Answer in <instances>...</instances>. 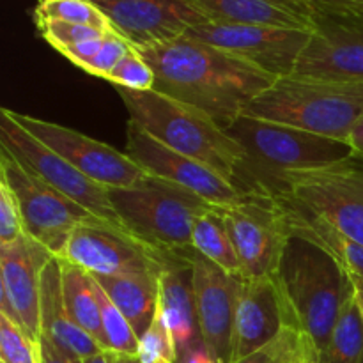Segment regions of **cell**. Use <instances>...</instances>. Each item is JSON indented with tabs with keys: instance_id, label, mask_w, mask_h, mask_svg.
Segmentation results:
<instances>
[{
	"instance_id": "32",
	"label": "cell",
	"mask_w": 363,
	"mask_h": 363,
	"mask_svg": "<svg viewBox=\"0 0 363 363\" xmlns=\"http://www.w3.org/2000/svg\"><path fill=\"white\" fill-rule=\"evenodd\" d=\"M38 34L48 43L50 46L59 52V50L66 48V46L78 45V43L91 41V39L103 38L108 34V30H101V28L91 27V25H78V23H67V21H55V20H41L34 21Z\"/></svg>"
},
{
	"instance_id": "17",
	"label": "cell",
	"mask_w": 363,
	"mask_h": 363,
	"mask_svg": "<svg viewBox=\"0 0 363 363\" xmlns=\"http://www.w3.org/2000/svg\"><path fill=\"white\" fill-rule=\"evenodd\" d=\"M105 13L113 30L133 48L183 38L191 27L209 21L184 0H91Z\"/></svg>"
},
{
	"instance_id": "24",
	"label": "cell",
	"mask_w": 363,
	"mask_h": 363,
	"mask_svg": "<svg viewBox=\"0 0 363 363\" xmlns=\"http://www.w3.org/2000/svg\"><path fill=\"white\" fill-rule=\"evenodd\" d=\"M160 275L162 273H137L121 277H94L106 296L126 315L140 339L152 325L158 312Z\"/></svg>"
},
{
	"instance_id": "39",
	"label": "cell",
	"mask_w": 363,
	"mask_h": 363,
	"mask_svg": "<svg viewBox=\"0 0 363 363\" xmlns=\"http://www.w3.org/2000/svg\"><path fill=\"white\" fill-rule=\"evenodd\" d=\"M177 363H216V360L211 354V351H209L204 344H199L197 347L188 351Z\"/></svg>"
},
{
	"instance_id": "36",
	"label": "cell",
	"mask_w": 363,
	"mask_h": 363,
	"mask_svg": "<svg viewBox=\"0 0 363 363\" xmlns=\"http://www.w3.org/2000/svg\"><path fill=\"white\" fill-rule=\"evenodd\" d=\"M325 16H346L363 20V0H314Z\"/></svg>"
},
{
	"instance_id": "41",
	"label": "cell",
	"mask_w": 363,
	"mask_h": 363,
	"mask_svg": "<svg viewBox=\"0 0 363 363\" xmlns=\"http://www.w3.org/2000/svg\"><path fill=\"white\" fill-rule=\"evenodd\" d=\"M351 280V286H353V294L354 301H357V307L360 311V315L363 319V277L354 275V273H347Z\"/></svg>"
},
{
	"instance_id": "4",
	"label": "cell",
	"mask_w": 363,
	"mask_h": 363,
	"mask_svg": "<svg viewBox=\"0 0 363 363\" xmlns=\"http://www.w3.org/2000/svg\"><path fill=\"white\" fill-rule=\"evenodd\" d=\"M225 130L245 151L240 190L248 195H273L282 174L318 169L353 156L346 142L245 113Z\"/></svg>"
},
{
	"instance_id": "18",
	"label": "cell",
	"mask_w": 363,
	"mask_h": 363,
	"mask_svg": "<svg viewBox=\"0 0 363 363\" xmlns=\"http://www.w3.org/2000/svg\"><path fill=\"white\" fill-rule=\"evenodd\" d=\"M188 261L194 273V296L199 330L216 363H230L234 303L240 277L223 272L209 259L191 250Z\"/></svg>"
},
{
	"instance_id": "7",
	"label": "cell",
	"mask_w": 363,
	"mask_h": 363,
	"mask_svg": "<svg viewBox=\"0 0 363 363\" xmlns=\"http://www.w3.org/2000/svg\"><path fill=\"white\" fill-rule=\"evenodd\" d=\"M279 194L363 245L362 158L353 155L332 165L282 174L273 191V195Z\"/></svg>"
},
{
	"instance_id": "19",
	"label": "cell",
	"mask_w": 363,
	"mask_h": 363,
	"mask_svg": "<svg viewBox=\"0 0 363 363\" xmlns=\"http://www.w3.org/2000/svg\"><path fill=\"white\" fill-rule=\"evenodd\" d=\"M286 326V308L275 279H240L234 303L230 363L264 347Z\"/></svg>"
},
{
	"instance_id": "35",
	"label": "cell",
	"mask_w": 363,
	"mask_h": 363,
	"mask_svg": "<svg viewBox=\"0 0 363 363\" xmlns=\"http://www.w3.org/2000/svg\"><path fill=\"white\" fill-rule=\"evenodd\" d=\"M25 236L20 204L4 177H0V245H11Z\"/></svg>"
},
{
	"instance_id": "37",
	"label": "cell",
	"mask_w": 363,
	"mask_h": 363,
	"mask_svg": "<svg viewBox=\"0 0 363 363\" xmlns=\"http://www.w3.org/2000/svg\"><path fill=\"white\" fill-rule=\"evenodd\" d=\"M39 353H41V362L39 363H84L78 358L60 351L45 337H41V340H39Z\"/></svg>"
},
{
	"instance_id": "38",
	"label": "cell",
	"mask_w": 363,
	"mask_h": 363,
	"mask_svg": "<svg viewBox=\"0 0 363 363\" xmlns=\"http://www.w3.org/2000/svg\"><path fill=\"white\" fill-rule=\"evenodd\" d=\"M294 363H325L323 362L321 353L318 351V347H315L314 342H312L308 337H305L303 333H300V350H298Z\"/></svg>"
},
{
	"instance_id": "26",
	"label": "cell",
	"mask_w": 363,
	"mask_h": 363,
	"mask_svg": "<svg viewBox=\"0 0 363 363\" xmlns=\"http://www.w3.org/2000/svg\"><path fill=\"white\" fill-rule=\"evenodd\" d=\"M191 247L225 273L241 279L240 257H238L225 223L215 211V206L195 222L194 233H191Z\"/></svg>"
},
{
	"instance_id": "9",
	"label": "cell",
	"mask_w": 363,
	"mask_h": 363,
	"mask_svg": "<svg viewBox=\"0 0 363 363\" xmlns=\"http://www.w3.org/2000/svg\"><path fill=\"white\" fill-rule=\"evenodd\" d=\"M241 262V279L275 277L293 238L280 202L272 195H248L238 204L215 206Z\"/></svg>"
},
{
	"instance_id": "43",
	"label": "cell",
	"mask_w": 363,
	"mask_h": 363,
	"mask_svg": "<svg viewBox=\"0 0 363 363\" xmlns=\"http://www.w3.org/2000/svg\"><path fill=\"white\" fill-rule=\"evenodd\" d=\"M84 363H110V354L108 351H103V353L94 354V357L87 358V360H82Z\"/></svg>"
},
{
	"instance_id": "15",
	"label": "cell",
	"mask_w": 363,
	"mask_h": 363,
	"mask_svg": "<svg viewBox=\"0 0 363 363\" xmlns=\"http://www.w3.org/2000/svg\"><path fill=\"white\" fill-rule=\"evenodd\" d=\"M53 257L27 234L11 245H0V314L16 323L34 342L43 335V272Z\"/></svg>"
},
{
	"instance_id": "3",
	"label": "cell",
	"mask_w": 363,
	"mask_h": 363,
	"mask_svg": "<svg viewBox=\"0 0 363 363\" xmlns=\"http://www.w3.org/2000/svg\"><path fill=\"white\" fill-rule=\"evenodd\" d=\"M130 121L172 151L197 160L240 188L245 151L211 116L158 91L116 87Z\"/></svg>"
},
{
	"instance_id": "42",
	"label": "cell",
	"mask_w": 363,
	"mask_h": 363,
	"mask_svg": "<svg viewBox=\"0 0 363 363\" xmlns=\"http://www.w3.org/2000/svg\"><path fill=\"white\" fill-rule=\"evenodd\" d=\"M108 354H110V363H142L138 360V357H133V354L113 353V351H108Z\"/></svg>"
},
{
	"instance_id": "13",
	"label": "cell",
	"mask_w": 363,
	"mask_h": 363,
	"mask_svg": "<svg viewBox=\"0 0 363 363\" xmlns=\"http://www.w3.org/2000/svg\"><path fill=\"white\" fill-rule=\"evenodd\" d=\"M11 116L41 144L67 160L89 179L96 181L108 190L137 186L151 177L126 152L117 151L80 131H74L62 124L38 119V117L13 112V110H11Z\"/></svg>"
},
{
	"instance_id": "12",
	"label": "cell",
	"mask_w": 363,
	"mask_h": 363,
	"mask_svg": "<svg viewBox=\"0 0 363 363\" xmlns=\"http://www.w3.org/2000/svg\"><path fill=\"white\" fill-rule=\"evenodd\" d=\"M312 32L298 28L206 21L184 35L223 50L275 78L291 77Z\"/></svg>"
},
{
	"instance_id": "2",
	"label": "cell",
	"mask_w": 363,
	"mask_h": 363,
	"mask_svg": "<svg viewBox=\"0 0 363 363\" xmlns=\"http://www.w3.org/2000/svg\"><path fill=\"white\" fill-rule=\"evenodd\" d=\"M273 279L287 326L308 337L323 357L340 308L353 294L347 272L318 245L293 236Z\"/></svg>"
},
{
	"instance_id": "23",
	"label": "cell",
	"mask_w": 363,
	"mask_h": 363,
	"mask_svg": "<svg viewBox=\"0 0 363 363\" xmlns=\"http://www.w3.org/2000/svg\"><path fill=\"white\" fill-rule=\"evenodd\" d=\"M280 202L293 236L303 238L332 255L347 273L363 277V245L350 240L342 233L315 216L308 209L289 199L287 195H272Z\"/></svg>"
},
{
	"instance_id": "8",
	"label": "cell",
	"mask_w": 363,
	"mask_h": 363,
	"mask_svg": "<svg viewBox=\"0 0 363 363\" xmlns=\"http://www.w3.org/2000/svg\"><path fill=\"white\" fill-rule=\"evenodd\" d=\"M0 149L9 152L28 172L38 176L50 186L55 188L67 199L80 204L89 213L117 229L124 230L119 215L110 202L108 188L89 179L85 174L74 169L67 160L32 137L11 116V110H0ZM130 234V233H128ZM131 236V234H130Z\"/></svg>"
},
{
	"instance_id": "21",
	"label": "cell",
	"mask_w": 363,
	"mask_h": 363,
	"mask_svg": "<svg viewBox=\"0 0 363 363\" xmlns=\"http://www.w3.org/2000/svg\"><path fill=\"white\" fill-rule=\"evenodd\" d=\"M188 254L163 269L160 275L158 314L172 337L177 362L199 344H204L199 330L194 273Z\"/></svg>"
},
{
	"instance_id": "16",
	"label": "cell",
	"mask_w": 363,
	"mask_h": 363,
	"mask_svg": "<svg viewBox=\"0 0 363 363\" xmlns=\"http://www.w3.org/2000/svg\"><path fill=\"white\" fill-rule=\"evenodd\" d=\"M291 77L363 84V20L319 18Z\"/></svg>"
},
{
	"instance_id": "5",
	"label": "cell",
	"mask_w": 363,
	"mask_h": 363,
	"mask_svg": "<svg viewBox=\"0 0 363 363\" xmlns=\"http://www.w3.org/2000/svg\"><path fill=\"white\" fill-rule=\"evenodd\" d=\"M243 113L347 144L363 117V84L284 77L252 99Z\"/></svg>"
},
{
	"instance_id": "27",
	"label": "cell",
	"mask_w": 363,
	"mask_h": 363,
	"mask_svg": "<svg viewBox=\"0 0 363 363\" xmlns=\"http://www.w3.org/2000/svg\"><path fill=\"white\" fill-rule=\"evenodd\" d=\"M325 363H363V319L351 294L344 301L328 346L323 353Z\"/></svg>"
},
{
	"instance_id": "31",
	"label": "cell",
	"mask_w": 363,
	"mask_h": 363,
	"mask_svg": "<svg viewBox=\"0 0 363 363\" xmlns=\"http://www.w3.org/2000/svg\"><path fill=\"white\" fill-rule=\"evenodd\" d=\"M106 82L113 87H123L128 91H152L156 84L155 71L145 62L144 57L131 46L130 52L119 60L112 73L106 77Z\"/></svg>"
},
{
	"instance_id": "22",
	"label": "cell",
	"mask_w": 363,
	"mask_h": 363,
	"mask_svg": "<svg viewBox=\"0 0 363 363\" xmlns=\"http://www.w3.org/2000/svg\"><path fill=\"white\" fill-rule=\"evenodd\" d=\"M41 333V337L50 340L53 346L78 360H87L105 351L67 314L62 298L60 264L57 257H53L43 272Z\"/></svg>"
},
{
	"instance_id": "30",
	"label": "cell",
	"mask_w": 363,
	"mask_h": 363,
	"mask_svg": "<svg viewBox=\"0 0 363 363\" xmlns=\"http://www.w3.org/2000/svg\"><path fill=\"white\" fill-rule=\"evenodd\" d=\"M39 342H34L7 315L0 314V363H39Z\"/></svg>"
},
{
	"instance_id": "28",
	"label": "cell",
	"mask_w": 363,
	"mask_h": 363,
	"mask_svg": "<svg viewBox=\"0 0 363 363\" xmlns=\"http://www.w3.org/2000/svg\"><path fill=\"white\" fill-rule=\"evenodd\" d=\"M32 18L34 21H67V23L91 25L101 30L116 32L105 13L91 0H39L32 11Z\"/></svg>"
},
{
	"instance_id": "25",
	"label": "cell",
	"mask_w": 363,
	"mask_h": 363,
	"mask_svg": "<svg viewBox=\"0 0 363 363\" xmlns=\"http://www.w3.org/2000/svg\"><path fill=\"white\" fill-rule=\"evenodd\" d=\"M59 259L60 280H62V298L67 314L84 332H87L103 350L105 333H103L101 315H99V301L96 282L91 273L78 266L71 264L66 259Z\"/></svg>"
},
{
	"instance_id": "33",
	"label": "cell",
	"mask_w": 363,
	"mask_h": 363,
	"mask_svg": "<svg viewBox=\"0 0 363 363\" xmlns=\"http://www.w3.org/2000/svg\"><path fill=\"white\" fill-rule=\"evenodd\" d=\"M137 357L142 363H177L174 340L158 312L147 332L138 339Z\"/></svg>"
},
{
	"instance_id": "11",
	"label": "cell",
	"mask_w": 363,
	"mask_h": 363,
	"mask_svg": "<svg viewBox=\"0 0 363 363\" xmlns=\"http://www.w3.org/2000/svg\"><path fill=\"white\" fill-rule=\"evenodd\" d=\"M60 259L94 277L162 273L186 255L163 254L110 223H80L67 240Z\"/></svg>"
},
{
	"instance_id": "20",
	"label": "cell",
	"mask_w": 363,
	"mask_h": 363,
	"mask_svg": "<svg viewBox=\"0 0 363 363\" xmlns=\"http://www.w3.org/2000/svg\"><path fill=\"white\" fill-rule=\"evenodd\" d=\"M209 21L314 32L325 16L314 0H184Z\"/></svg>"
},
{
	"instance_id": "6",
	"label": "cell",
	"mask_w": 363,
	"mask_h": 363,
	"mask_svg": "<svg viewBox=\"0 0 363 363\" xmlns=\"http://www.w3.org/2000/svg\"><path fill=\"white\" fill-rule=\"evenodd\" d=\"M108 195L121 223L131 236L172 255L194 250L195 222L213 209L194 191L152 176L137 186L108 190Z\"/></svg>"
},
{
	"instance_id": "10",
	"label": "cell",
	"mask_w": 363,
	"mask_h": 363,
	"mask_svg": "<svg viewBox=\"0 0 363 363\" xmlns=\"http://www.w3.org/2000/svg\"><path fill=\"white\" fill-rule=\"evenodd\" d=\"M0 177L9 183L16 195L25 234L48 248L55 257L62 255L67 240L80 223L99 220L80 204L28 172L4 149H0Z\"/></svg>"
},
{
	"instance_id": "34",
	"label": "cell",
	"mask_w": 363,
	"mask_h": 363,
	"mask_svg": "<svg viewBox=\"0 0 363 363\" xmlns=\"http://www.w3.org/2000/svg\"><path fill=\"white\" fill-rule=\"evenodd\" d=\"M298 350H300V332L286 326L272 342L234 363H294Z\"/></svg>"
},
{
	"instance_id": "29",
	"label": "cell",
	"mask_w": 363,
	"mask_h": 363,
	"mask_svg": "<svg viewBox=\"0 0 363 363\" xmlns=\"http://www.w3.org/2000/svg\"><path fill=\"white\" fill-rule=\"evenodd\" d=\"M94 279V277H92ZM96 282V279H94ZM96 291H98L99 301V315H101L103 333H105V346L106 351L113 353H124L137 357L138 353V337L135 333L133 326L126 319V315L116 307L112 300L106 296L105 291L96 282Z\"/></svg>"
},
{
	"instance_id": "14",
	"label": "cell",
	"mask_w": 363,
	"mask_h": 363,
	"mask_svg": "<svg viewBox=\"0 0 363 363\" xmlns=\"http://www.w3.org/2000/svg\"><path fill=\"white\" fill-rule=\"evenodd\" d=\"M126 155L149 176L186 188L211 206L238 204L248 197L211 167L172 151L133 121L126 126Z\"/></svg>"
},
{
	"instance_id": "1",
	"label": "cell",
	"mask_w": 363,
	"mask_h": 363,
	"mask_svg": "<svg viewBox=\"0 0 363 363\" xmlns=\"http://www.w3.org/2000/svg\"><path fill=\"white\" fill-rule=\"evenodd\" d=\"M137 52L155 71V91L202 110L223 128L230 126L252 99L279 80L188 35Z\"/></svg>"
},
{
	"instance_id": "40",
	"label": "cell",
	"mask_w": 363,
	"mask_h": 363,
	"mask_svg": "<svg viewBox=\"0 0 363 363\" xmlns=\"http://www.w3.org/2000/svg\"><path fill=\"white\" fill-rule=\"evenodd\" d=\"M350 147L353 149V155L363 160V117L357 123L354 130L351 131V137L347 140Z\"/></svg>"
}]
</instances>
